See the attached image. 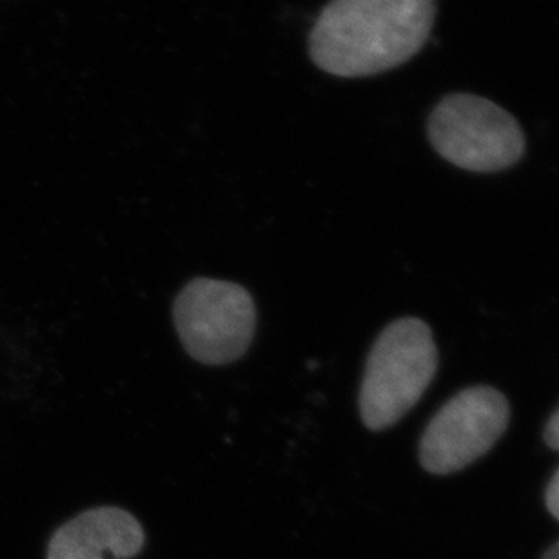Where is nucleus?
I'll return each instance as SVG.
<instances>
[{
  "instance_id": "nucleus-1",
  "label": "nucleus",
  "mask_w": 559,
  "mask_h": 559,
  "mask_svg": "<svg viewBox=\"0 0 559 559\" xmlns=\"http://www.w3.org/2000/svg\"><path fill=\"white\" fill-rule=\"evenodd\" d=\"M435 21L436 0H331L312 26L309 53L329 75H378L413 59Z\"/></svg>"
},
{
  "instance_id": "nucleus-2",
  "label": "nucleus",
  "mask_w": 559,
  "mask_h": 559,
  "mask_svg": "<svg viewBox=\"0 0 559 559\" xmlns=\"http://www.w3.org/2000/svg\"><path fill=\"white\" fill-rule=\"evenodd\" d=\"M438 371L432 331L418 318H402L372 345L360 388L366 427L383 430L404 418L424 396Z\"/></svg>"
},
{
  "instance_id": "nucleus-3",
  "label": "nucleus",
  "mask_w": 559,
  "mask_h": 559,
  "mask_svg": "<svg viewBox=\"0 0 559 559\" xmlns=\"http://www.w3.org/2000/svg\"><path fill=\"white\" fill-rule=\"evenodd\" d=\"M173 318L186 353L205 366L240 360L257 329L253 296L224 280H191L175 300Z\"/></svg>"
},
{
  "instance_id": "nucleus-4",
  "label": "nucleus",
  "mask_w": 559,
  "mask_h": 559,
  "mask_svg": "<svg viewBox=\"0 0 559 559\" xmlns=\"http://www.w3.org/2000/svg\"><path fill=\"white\" fill-rule=\"evenodd\" d=\"M427 130L438 155L467 171H503L525 151L518 120L498 104L471 93L443 98L432 109Z\"/></svg>"
},
{
  "instance_id": "nucleus-5",
  "label": "nucleus",
  "mask_w": 559,
  "mask_h": 559,
  "mask_svg": "<svg viewBox=\"0 0 559 559\" xmlns=\"http://www.w3.org/2000/svg\"><path fill=\"white\" fill-rule=\"evenodd\" d=\"M509 418L511 409L500 391L465 389L430 419L419 441V462L430 474L457 473L495 447Z\"/></svg>"
},
{
  "instance_id": "nucleus-6",
  "label": "nucleus",
  "mask_w": 559,
  "mask_h": 559,
  "mask_svg": "<svg viewBox=\"0 0 559 559\" xmlns=\"http://www.w3.org/2000/svg\"><path fill=\"white\" fill-rule=\"evenodd\" d=\"M144 545V528L131 512L97 507L57 528L48 559H131Z\"/></svg>"
},
{
  "instance_id": "nucleus-7",
  "label": "nucleus",
  "mask_w": 559,
  "mask_h": 559,
  "mask_svg": "<svg viewBox=\"0 0 559 559\" xmlns=\"http://www.w3.org/2000/svg\"><path fill=\"white\" fill-rule=\"evenodd\" d=\"M547 507L550 514L559 520V471L555 478L550 479L549 489H547Z\"/></svg>"
},
{
  "instance_id": "nucleus-8",
  "label": "nucleus",
  "mask_w": 559,
  "mask_h": 559,
  "mask_svg": "<svg viewBox=\"0 0 559 559\" xmlns=\"http://www.w3.org/2000/svg\"><path fill=\"white\" fill-rule=\"evenodd\" d=\"M545 441L550 449L559 451V409L550 416L549 424L545 427Z\"/></svg>"
},
{
  "instance_id": "nucleus-9",
  "label": "nucleus",
  "mask_w": 559,
  "mask_h": 559,
  "mask_svg": "<svg viewBox=\"0 0 559 559\" xmlns=\"http://www.w3.org/2000/svg\"><path fill=\"white\" fill-rule=\"evenodd\" d=\"M544 559H559V542L547 550V555L544 556Z\"/></svg>"
}]
</instances>
